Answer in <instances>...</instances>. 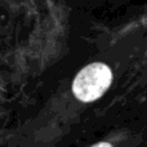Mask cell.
I'll use <instances>...</instances> for the list:
<instances>
[{
    "label": "cell",
    "instance_id": "6da1fadb",
    "mask_svg": "<svg viewBox=\"0 0 147 147\" xmlns=\"http://www.w3.org/2000/svg\"><path fill=\"white\" fill-rule=\"evenodd\" d=\"M112 83V71L107 65L94 62L81 69L72 83V93L81 102L101 98Z\"/></svg>",
    "mask_w": 147,
    "mask_h": 147
},
{
    "label": "cell",
    "instance_id": "7a4b0ae2",
    "mask_svg": "<svg viewBox=\"0 0 147 147\" xmlns=\"http://www.w3.org/2000/svg\"><path fill=\"white\" fill-rule=\"evenodd\" d=\"M90 147H114V146L109 142H98V143H96V145H93Z\"/></svg>",
    "mask_w": 147,
    "mask_h": 147
}]
</instances>
